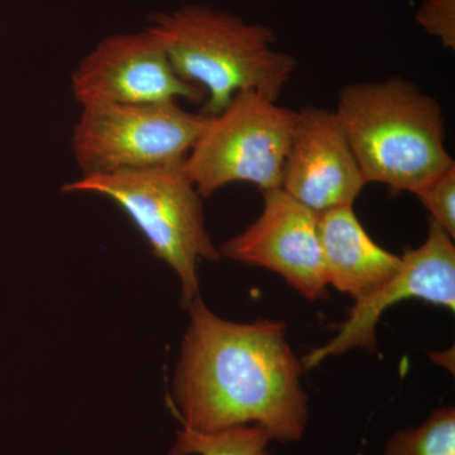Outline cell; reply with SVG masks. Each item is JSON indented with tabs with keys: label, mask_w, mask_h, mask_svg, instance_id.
<instances>
[{
	"label": "cell",
	"mask_w": 455,
	"mask_h": 455,
	"mask_svg": "<svg viewBox=\"0 0 455 455\" xmlns=\"http://www.w3.org/2000/svg\"><path fill=\"white\" fill-rule=\"evenodd\" d=\"M182 164L82 175L64 185L62 191L95 194L121 208L145 236L154 256L178 275L181 305L188 309L199 296L200 260L220 262L223 257L206 230L203 197Z\"/></svg>",
	"instance_id": "obj_4"
},
{
	"label": "cell",
	"mask_w": 455,
	"mask_h": 455,
	"mask_svg": "<svg viewBox=\"0 0 455 455\" xmlns=\"http://www.w3.org/2000/svg\"><path fill=\"white\" fill-rule=\"evenodd\" d=\"M206 121L180 101L85 107L71 147L83 175L184 163Z\"/></svg>",
	"instance_id": "obj_6"
},
{
	"label": "cell",
	"mask_w": 455,
	"mask_h": 455,
	"mask_svg": "<svg viewBox=\"0 0 455 455\" xmlns=\"http://www.w3.org/2000/svg\"><path fill=\"white\" fill-rule=\"evenodd\" d=\"M71 92L82 108L206 99L202 88L179 76L161 42L147 28L99 42L75 68Z\"/></svg>",
	"instance_id": "obj_7"
},
{
	"label": "cell",
	"mask_w": 455,
	"mask_h": 455,
	"mask_svg": "<svg viewBox=\"0 0 455 455\" xmlns=\"http://www.w3.org/2000/svg\"><path fill=\"white\" fill-rule=\"evenodd\" d=\"M262 214L221 245V257L276 272L307 300L325 296L317 214L283 188L262 191Z\"/></svg>",
	"instance_id": "obj_9"
},
{
	"label": "cell",
	"mask_w": 455,
	"mask_h": 455,
	"mask_svg": "<svg viewBox=\"0 0 455 455\" xmlns=\"http://www.w3.org/2000/svg\"><path fill=\"white\" fill-rule=\"evenodd\" d=\"M172 382L184 427L218 431L259 425L272 440L300 442L309 423L304 372L283 322L235 323L191 302Z\"/></svg>",
	"instance_id": "obj_1"
},
{
	"label": "cell",
	"mask_w": 455,
	"mask_h": 455,
	"mask_svg": "<svg viewBox=\"0 0 455 455\" xmlns=\"http://www.w3.org/2000/svg\"><path fill=\"white\" fill-rule=\"evenodd\" d=\"M455 0H427L419 9L416 20L425 31L435 36L447 49H455Z\"/></svg>",
	"instance_id": "obj_15"
},
{
	"label": "cell",
	"mask_w": 455,
	"mask_h": 455,
	"mask_svg": "<svg viewBox=\"0 0 455 455\" xmlns=\"http://www.w3.org/2000/svg\"><path fill=\"white\" fill-rule=\"evenodd\" d=\"M296 114L252 90L235 94L208 116L182 164L197 193L209 197L235 182L262 191L283 187Z\"/></svg>",
	"instance_id": "obj_5"
},
{
	"label": "cell",
	"mask_w": 455,
	"mask_h": 455,
	"mask_svg": "<svg viewBox=\"0 0 455 455\" xmlns=\"http://www.w3.org/2000/svg\"><path fill=\"white\" fill-rule=\"evenodd\" d=\"M176 73L205 92L202 114L214 116L235 94L252 90L277 101L298 61L275 49L267 26L206 5L188 4L148 17Z\"/></svg>",
	"instance_id": "obj_2"
},
{
	"label": "cell",
	"mask_w": 455,
	"mask_h": 455,
	"mask_svg": "<svg viewBox=\"0 0 455 455\" xmlns=\"http://www.w3.org/2000/svg\"><path fill=\"white\" fill-rule=\"evenodd\" d=\"M272 439L259 425H239L218 431L182 427L170 455H269Z\"/></svg>",
	"instance_id": "obj_12"
},
{
	"label": "cell",
	"mask_w": 455,
	"mask_h": 455,
	"mask_svg": "<svg viewBox=\"0 0 455 455\" xmlns=\"http://www.w3.org/2000/svg\"><path fill=\"white\" fill-rule=\"evenodd\" d=\"M382 455H455L454 406L438 407L419 427L397 430Z\"/></svg>",
	"instance_id": "obj_13"
},
{
	"label": "cell",
	"mask_w": 455,
	"mask_h": 455,
	"mask_svg": "<svg viewBox=\"0 0 455 455\" xmlns=\"http://www.w3.org/2000/svg\"><path fill=\"white\" fill-rule=\"evenodd\" d=\"M407 299H421L455 310L454 238L431 220L424 243L401 257L400 268L387 283L367 298L355 301L348 320L333 339L302 358L304 370H311L326 358L344 355L348 350L376 352L379 317L395 302Z\"/></svg>",
	"instance_id": "obj_8"
},
{
	"label": "cell",
	"mask_w": 455,
	"mask_h": 455,
	"mask_svg": "<svg viewBox=\"0 0 455 455\" xmlns=\"http://www.w3.org/2000/svg\"><path fill=\"white\" fill-rule=\"evenodd\" d=\"M430 220L455 236V164L415 191Z\"/></svg>",
	"instance_id": "obj_14"
},
{
	"label": "cell",
	"mask_w": 455,
	"mask_h": 455,
	"mask_svg": "<svg viewBox=\"0 0 455 455\" xmlns=\"http://www.w3.org/2000/svg\"><path fill=\"white\" fill-rule=\"evenodd\" d=\"M335 113L366 184L414 194L455 164L442 106L409 80L344 86Z\"/></svg>",
	"instance_id": "obj_3"
},
{
	"label": "cell",
	"mask_w": 455,
	"mask_h": 455,
	"mask_svg": "<svg viewBox=\"0 0 455 455\" xmlns=\"http://www.w3.org/2000/svg\"><path fill=\"white\" fill-rule=\"evenodd\" d=\"M364 185L337 113L316 107L298 112L281 188L320 214L353 205Z\"/></svg>",
	"instance_id": "obj_10"
},
{
	"label": "cell",
	"mask_w": 455,
	"mask_h": 455,
	"mask_svg": "<svg viewBox=\"0 0 455 455\" xmlns=\"http://www.w3.org/2000/svg\"><path fill=\"white\" fill-rule=\"evenodd\" d=\"M317 229L328 284L355 301L376 291L400 268L401 257L368 235L353 205L317 214Z\"/></svg>",
	"instance_id": "obj_11"
}]
</instances>
